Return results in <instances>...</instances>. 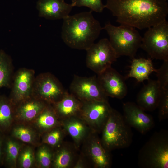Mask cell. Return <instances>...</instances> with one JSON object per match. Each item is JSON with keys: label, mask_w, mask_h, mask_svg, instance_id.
<instances>
[{"label": "cell", "mask_w": 168, "mask_h": 168, "mask_svg": "<svg viewBox=\"0 0 168 168\" xmlns=\"http://www.w3.org/2000/svg\"><path fill=\"white\" fill-rule=\"evenodd\" d=\"M23 146L19 140L12 136H5L2 164L8 168L16 167L18 157Z\"/></svg>", "instance_id": "603a6c76"}, {"label": "cell", "mask_w": 168, "mask_h": 168, "mask_svg": "<svg viewBox=\"0 0 168 168\" xmlns=\"http://www.w3.org/2000/svg\"><path fill=\"white\" fill-rule=\"evenodd\" d=\"M61 126L67 134L72 139L73 143L79 149L81 145L93 131L86 122L79 116L61 121Z\"/></svg>", "instance_id": "e0dca14e"}, {"label": "cell", "mask_w": 168, "mask_h": 168, "mask_svg": "<svg viewBox=\"0 0 168 168\" xmlns=\"http://www.w3.org/2000/svg\"><path fill=\"white\" fill-rule=\"evenodd\" d=\"M99 134L92 132L81 145L80 153L86 159L90 167L109 168L112 163L110 152L104 147Z\"/></svg>", "instance_id": "9c48e42d"}, {"label": "cell", "mask_w": 168, "mask_h": 168, "mask_svg": "<svg viewBox=\"0 0 168 168\" xmlns=\"http://www.w3.org/2000/svg\"><path fill=\"white\" fill-rule=\"evenodd\" d=\"M138 159L141 168H168V131L155 133L140 150Z\"/></svg>", "instance_id": "277c9868"}, {"label": "cell", "mask_w": 168, "mask_h": 168, "mask_svg": "<svg viewBox=\"0 0 168 168\" xmlns=\"http://www.w3.org/2000/svg\"><path fill=\"white\" fill-rule=\"evenodd\" d=\"M12 127L11 133L12 137L19 141L30 145H34L37 144L39 135L38 132L35 128L27 124H18Z\"/></svg>", "instance_id": "d4e9b609"}, {"label": "cell", "mask_w": 168, "mask_h": 168, "mask_svg": "<svg viewBox=\"0 0 168 168\" xmlns=\"http://www.w3.org/2000/svg\"><path fill=\"white\" fill-rule=\"evenodd\" d=\"M166 1H167L168 0H166Z\"/></svg>", "instance_id": "d590c367"}, {"label": "cell", "mask_w": 168, "mask_h": 168, "mask_svg": "<svg viewBox=\"0 0 168 168\" xmlns=\"http://www.w3.org/2000/svg\"><path fill=\"white\" fill-rule=\"evenodd\" d=\"M157 108L158 117L160 121L168 117V89L161 90V93Z\"/></svg>", "instance_id": "4dcf8cb0"}, {"label": "cell", "mask_w": 168, "mask_h": 168, "mask_svg": "<svg viewBox=\"0 0 168 168\" xmlns=\"http://www.w3.org/2000/svg\"><path fill=\"white\" fill-rule=\"evenodd\" d=\"M54 151L51 167L73 168L79 156L73 143L63 142Z\"/></svg>", "instance_id": "d6986e66"}, {"label": "cell", "mask_w": 168, "mask_h": 168, "mask_svg": "<svg viewBox=\"0 0 168 168\" xmlns=\"http://www.w3.org/2000/svg\"><path fill=\"white\" fill-rule=\"evenodd\" d=\"M161 89L156 80L149 79L137 96V104L144 110L152 111L157 108Z\"/></svg>", "instance_id": "ac0fdd59"}, {"label": "cell", "mask_w": 168, "mask_h": 168, "mask_svg": "<svg viewBox=\"0 0 168 168\" xmlns=\"http://www.w3.org/2000/svg\"><path fill=\"white\" fill-rule=\"evenodd\" d=\"M103 29L107 32L110 42L118 57L125 56L134 58L141 47L142 39L135 28L121 24L116 26L109 22Z\"/></svg>", "instance_id": "5b68a950"}, {"label": "cell", "mask_w": 168, "mask_h": 168, "mask_svg": "<svg viewBox=\"0 0 168 168\" xmlns=\"http://www.w3.org/2000/svg\"><path fill=\"white\" fill-rule=\"evenodd\" d=\"M67 133L62 127H57L43 134L42 143L46 144L53 148H56L63 142Z\"/></svg>", "instance_id": "83f0119b"}, {"label": "cell", "mask_w": 168, "mask_h": 168, "mask_svg": "<svg viewBox=\"0 0 168 168\" xmlns=\"http://www.w3.org/2000/svg\"><path fill=\"white\" fill-rule=\"evenodd\" d=\"M90 167V166L86 159L80 153L73 168H87Z\"/></svg>", "instance_id": "d6a6232c"}, {"label": "cell", "mask_w": 168, "mask_h": 168, "mask_svg": "<svg viewBox=\"0 0 168 168\" xmlns=\"http://www.w3.org/2000/svg\"><path fill=\"white\" fill-rule=\"evenodd\" d=\"M60 121L71 117L79 116L82 102L68 92L59 101L51 104Z\"/></svg>", "instance_id": "ffe728a7"}, {"label": "cell", "mask_w": 168, "mask_h": 168, "mask_svg": "<svg viewBox=\"0 0 168 168\" xmlns=\"http://www.w3.org/2000/svg\"><path fill=\"white\" fill-rule=\"evenodd\" d=\"M92 12L69 15L63 19L61 37L68 47L86 51L98 37L103 28Z\"/></svg>", "instance_id": "7a4b0ae2"}, {"label": "cell", "mask_w": 168, "mask_h": 168, "mask_svg": "<svg viewBox=\"0 0 168 168\" xmlns=\"http://www.w3.org/2000/svg\"><path fill=\"white\" fill-rule=\"evenodd\" d=\"M100 134L102 145L110 152L116 149L127 148L132 142L131 127L123 115L113 108Z\"/></svg>", "instance_id": "3957f363"}, {"label": "cell", "mask_w": 168, "mask_h": 168, "mask_svg": "<svg viewBox=\"0 0 168 168\" xmlns=\"http://www.w3.org/2000/svg\"><path fill=\"white\" fill-rule=\"evenodd\" d=\"M14 119V105L9 98L0 96V131L5 134L10 130Z\"/></svg>", "instance_id": "cb8c5ba5"}, {"label": "cell", "mask_w": 168, "mask_h": 168, "mask_svg": "<svg viewBox=\"0 0 168 168\" xmlns=\"http://www.w3.org/2000/svg\"><path fill=\"white\" fill-rule=\"evenodd\" d=\"M82 102L79 116L93 132L100 134L112 108L108 101L91 100Z\"/></svg>", "instance_id": "30bf717a"}, {"label": "cell", "mask_w": 168, "mask_h": 168, "mask_svg": "<svg viewBox=\"0 0 168 168\" xmlns=\"http://www.w3.org/2000/svg\"><path fill=\"white\" fill-rule=\"evenodd\" d=\"M98 80L108 97L122 99L128 92L125 78L111 67L97 74Z\"/></svg>", "instance_id": "4fadbf2b"}, {"label": "cell", "mask_w": 168, "mask_h": 168, "mask_svg": "<svg viewBox=\"0 0 168 168\" xmlns=\"http://www.w3.org/2000/svg\"><path fill=\"white\" fill-rule=\"evenodd\" d=\"M54 149L44 143L40 146L35 154V165L41 168H49L51 166Z\"/></svg>", "instance_id": "4316f807"}, {"label": "cell", "mask_w": 168, "mask_h": 168, "mask_svg": "<svg viewBox=\"0 0 168 168\" xmlns=\"http://www.w3.org/2000/svg\"><path fill=\"white\" fill-rule=\"evenodd\" d=\"M86 51V65L97 75L111 67L119 58L107 38L94 43Z\"/></svg>", "instance_id": "ba28073f"}, {"label": "cell", "mask_w": 168, "mask_h": 168, "mask_svg": "<svg viewBox=\"0 0 168 168\" xmlns=\"http://www.w3.org/2000/svg\"><path fill=\"white\" fill-rule=\"evenodd\" d=\"M74 6H84L90 9L91 11L101 13L105 8L102 0H76Z\"/></svg>", "instance_id": "1f68e13d"}, {"label": "cell", "mask_w": 168, "mask_h": 168, "mask_svg": "<svg viewBox=\"0 0 168 168\" xmlns=\"http://www.w3.org/2000/svg\"><path fill=\"white\" fill-rule=\"evenodd\" d=\"M71 0L72 2V3L73 4L74 7V4H75L76 0Z\"/></svg>", "instance_id": "e575fe53"}, {"label": "cell", "mask_w": 168, "mask_h": 168, "mask_svg": "<svg viewBox=\"0 0 168 168\" xmlns=\"http://www.w3.org/2000/svg\"><path fill=\"white\" fill-rule=\"evenodd\" d=\"M156 80L161 90L168 89V60L164 61L160 67L156 69Z\"/></svg>", "instance_id": "f546056e"}, {"label": "cell", "mask_w": 168, "mask_h": 168, "mask_svg": "<svg viewBox=\"0 0 168 168\" xmlns=\"http://www.w3.org/2000/svg\"><path fill=\"white\" fill-rule=\"evenodd\" d=\"M73 7L72 3H67L64 0H39L36 7L39 16L55 20L68 17Z\"/></svg>", "instance_id": "2e32d148"}, {"label": "cell", "mask_w": 168, "mask_h": 168, "mask_svg": "<svg viewBox=\"0 0 168 168\" xmlns=\"http://www.w3.org/2000/svg\"><path fill=\"white\" fill-rule=\"evenodd\" d=\"M35 165V154L32 147L23 146L19 154L17 166L21 168H30Z\"/></svg>", "instance_id": "f1b7e54d"}, {"label": "cell", "mask_w": 168, "mask_h": 168, "mask_svg": "<svg viewBox=\"0 0 168 168\" xmlns=\"http://www.w3.org/2000/svg\"><path fill=\"white\" fill-rule=\"evenodd\" d=\"M35 71L26 68L19 69L13 76L9 96L14 105L32 96Z\"/></svg>", "instance_id": "7c38bea8"}, {"label": "cell", "mask_w": 168, "mask_h": 168, "mask_svg": "<svg viewBox=\"0 0 168 168\" xmlns=\"http://www.w3.org/2000/svg\"><path fill=\"white\" fill-rule=\"evenodd\" d=\"M123 116L127 124L139 132L144 134L154 126L152 117L147 114L137 104L132 102L123 103Z\"/></svg>", "instance_id": "5bb4252c"}, {"label": "cell", "mask_w": 168, "mask_h": 168, "mask_svg": "<svg viewBox=\"0 0 168 168\" xmlns=\"http://www.w3.org/2000/svg\"><path fill=\"white\" fill-rule=\"evenodd\" d=\"M142 37L141 48L150 58L168 60V22L166 20L147 28Z\"/></svg>", "instance_id": "8992f818"}, {"label": "cell", "mask_w": 168, "mask_h": 168, "mask_svg": "<svg viewBox=\"0 0 168 168\" xmlns=\"http://www.w3.org/2000/svg\"><path fill=\"white\" fill-rule=\"evenodd\" d=\"M40 134L61 125V122L51 104H49L32 122Z\"/></svg>", "instance_id": "44dd1931"}, {"label": "cell", "mask_w": 168, "mask_h": 168, "mask_svg": "<svg viewBox=\"0 0 168 168\" xmlns=\"http://www.w3.org/2000/svg\"><path fill=\"white\" fill-rule=\"evenodd\" d=\"M5 134L0 131V165L2 164L4 154Z\"/></svg>", "instance_id": "836d02e7"}, {"label": "cell", "mask_w": 168, "mask_h": 168, "mask_svg": "<svg viewBox=\"0 0 168 168\" xmlns=\"http://www.w3.org/2000/svg\"><path fill=\"white\" fill-rule=\"evenodd\" d=\"M67 91L54 75L47 72L35 77L33 83L32 96L52 104L60 100Z\"/></svg>", "instance_id": "52a82bcc"}, {"label": "cell", "mask_w": 168, "mask_h": 168, "mask_svg": "<svg viewBox=\"0 0 168 168\" xmlns=\"http://www.w3.org/2000/svg\"><path fill=\"white\" fill-rule=\"evenodd\" d=\"M13 66L11 57L0 50V88L11 87L13 77Z\"/></svg>", "instance_id": "484cf974"}, {"label": "cell", "mask_w": 168, "mask_h": 168, "mask_svg": "<svg viewBox=\"0 0 168 168\" xmlns=\"http://www.w3.org/2000/svg\"><path fill=\"white\" fill-rule=\"evenodd\" d=\"M105 8L120 24L140 30L163 21L168 14L166 0H106Z\"/></svg>", "instance_id": "6da1fadb"}, {"label": "cell", "mask_w": 168, "mask_h": 168, "mask_svg": "<svg viewBox=\"0 0 168 168\" xmlns=\"http://www.w3.org/2000/svg\"><path fill=\"white\" fill-rule=\"evenodd\" d=\"M48 104L31 96L14 105V119L18 124L32 123Z\"/></svg>", "instance_id": "9a60e30c"}, {"label": "cell", "mask_w": 168, "mask_h": 168, "mask_svg": "<svg viewBox=\"0 0 168 168\" xmlns=\"http://www.w3.org/2000/svg\"><path fill=\"white\" fill-rule=\"evenodd\" d=\"M70 93L81 101H108L97 77L75 75L69 86Z\"/></svg>", "instance_id": "8fae6325"}, {"label": "cell", "mask_w": 168, "mask_h": 168, "mask_svg": "<svg viewBox=\"0 0 168 168\" xmlns=\"http://www.w3.org/2000/svg\"><path fill=\"white\" fill-rule=\"evenodd\" d=\"M151 58H133L128 73L125 77V79L132 77L138 82H143L149 79L150 74L156 72Z\"/></svg>", "instance_id": "7402d4cb"}]
</instances>
